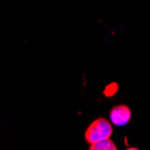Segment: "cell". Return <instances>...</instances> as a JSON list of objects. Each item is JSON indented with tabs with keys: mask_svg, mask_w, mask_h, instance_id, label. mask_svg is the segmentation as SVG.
Returning a JSON list of instances; mask_svg holds the SVG:
<instances>
[{
	"mask_svg": "<svg viewBox=\"0 0 150 150\" xmlns=\"http://www.w3.org/2000/svg\"><path fill=\"white\" fill-rule=\"evenodd\" d=\"M90 150H117V146L110 139H106L99 142L91 144L89 146Z\"/></svg>",
	"mask_w": 150,
	"mask_h": 150,
	"instance_id": "obj_3",
	"label": "cell"
},
{
	"mask_svg": "<svg viewBox=\"0 0 150 150\" xmlns=\"http://www.w3.org/2000/svg\"><path fill=\"white\" fill-rule=\"evenodd\" d=\"M111 122L117 127H123L127 125L131 119L130 109L125 104H119L113 106L109 113Z\"/></svg>",
	"mask_w": 150,
	"mask_h": 150,
	"instance_id": "obj_2",
	"label": "cell"
},
{
	"mask_svg": "<svg viewBox=\"0 0 150 150\" xmlns=\"http://www.w3.org/2000/svg\"><path fill=\"white\" fill-rule=\"evenodd\" d=\"M112 135V122L103 117L95 119L85 131V140L91 145L101 140L110 139Z\"/></svg>",
	"mask_w": 150,
	"mask_h": 150,
	"instance_id": "obj_1",
	"label": "cell"
}]
</instances>
